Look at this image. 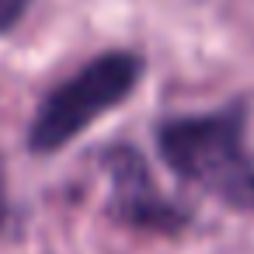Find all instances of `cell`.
Listing matches in <instances>:
<instances>
[{
  "label": "cell",
  "mask_w": 254,
  "mask_h": 254,
  "mask_svg": "<svg viewBox=\"0 0 254 254\" xmlns=\"http://www.w3.org/2000/svg\"><path fill=\"white\" fill-rule=\"evenodd\" d=\"M247 112L226 105L212 115H181L157 126L164 164L188 185H198L233 209H254V164L244 146Z\"/></svg>",
  "instance_id": "cell-1"
},
{
  "label": "cell",
  "mask_w": 254,
  "mask_h": 254,
  "mask_svg": "<svg viewBox=\"0 0 254 254\" xmlns=\"http://www.w3.org/2000/svg\"><path fill=\"white\" fill-rule=\"evenodd\" d=\"M11 219V205H7V181H4V164H0V230Z\"/></svg>",
  "instance_id": "cell-5"
},
{
  "label": "cell",
  "mask_w": 254,
  "mask_h": 254,
  "mask_svg": "<svg viewBox=\"0 0 254 254\" xmlns=\"http://www.w3.org/2000/svg\"><path fill=\"white\" fill-rule=\"evenodd\" d=\"M146 63L139 53L112 49L84 63L73 77H66L56 91H49L28 126V150L32 153H56L73 143L91 122L105 112L122 105L136 84L143 80Z\"/></svg>",
  "instance_id": "cell-2"
},
{
  "label": "cell",
  "mask_w": 254,
  "mask_h": 254,
  "mask_svg": "<svg viewBox=\"0 0 254 254\" xmlns=\"http://www.w3.org/2000/svg\"><path fill=\"white\" fill-rule=\"evenodd\" d=\"M32 7V0H0V35L11 32Z\"/></svg>",
  "instance_id": "cell-4"
},
{
  "label": "cell",
  "mask_w": 254,
  "mask_h": 254,
  "mask_svg": "<svg viewBox=\"0 0 254 254\" xmlns=\"http://www.w3.org/2000/svg\"><path fill=\"white\" fill-rule=\"evenodd\" d=\"M101 164L112 181L108 216L115 223L132 230H150V233H178L188 226V209L164 198V191L157 188L146 167V157L136 146H126V143L108 146L101 153Z\"/></svg>",
  "instance_id": "cell-3"
}]
</instances>
